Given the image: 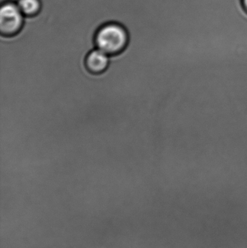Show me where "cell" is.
I'll use <instances>...</instances> for the list:
<instances>
[{
  "label": "cell",
  "mask_w": 247,
  "mask_h": 248,
  "mask_svg": "<svg viewBox=\"0 0 247 248\" xmlns=\"http://www.w3.org/2000/svg\"><path fill=\"white\" fill-rule=\"evenodd\" d=\"M129 42L127 30L122 25L114 22L102 26L94 36L95 48L110 57L120 55L124 52Z\"/></svg>",
  "instance_id": "1"
},
{
  "label": "cell",
  "mask_w": 247,
  "mask_h": 248,
  "mask_svg": "<svg viewBox=\"0 0 247 248\" xmlns=\"http://www.w3.org/2000/svg\"><path fill=\"white\" fill-rule=\"evenodd\" d=\"M0 35L10 37L18 34L25 24L26 17L16 1L0 3Z\"/></svg>",
  "instance_id": "2"
},
{
  "label": "cell",
  "mask_w": 247,
  "mask_h": 248,
  "mask_svg": "<svg viewBox=\"0 0 247 248\" xmlns=\"http://www.w3.org/2000/svg\"><path fill=\"white\" fill-rule=\"evenodd\" d=\"M110 56L97 48L88 52L84 58L86 69L93 75L102 74L110 65Z\"/></svg>",
  "instance_id": "3"
},
{
  "label": "cell",
  "mask_w": 247,
  "mask_h": 248,
  "mask_svg": "<svg viewBox=\"0 0 247 248\" xmlns=\"http://www.w3.org/2000/svg\"><path fill=\"white\" fill-rule=\"evenodd\" d=\"M16 3L26 17L38 16L42 8L41 0H17Z\"/></svg>",
  "instance_id": "4"
},
{
  "label": "cell",
  "mask_w": 247,
  "mask_h": 248,
  "mask_svg": "<svg viewBox=\"0 0 247 248\" xmlns=\"http://www.w3.org/2000/svg\"><path fill=\"white\" fill-rule=\"evenodd\" d=\"M242 3H243L244 8L247 12V0H242Z\"/></svg>",
  "instance_id": "5"
}]
</instances>
